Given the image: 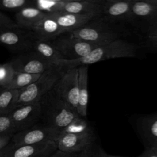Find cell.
<instances>
[{
  "label": "cell",
  "instance_id": "obj_1",
  "mask_svg": "<svg viewBox=\"0 0 157 157\" xmlns=\"http://www.w3.org/2000/svg\"><path fill=\"white\" fill-rule=\"evenodd\" d=\"M41 124L61 132L78 116L77 111L64 102L53 88L39 101Z\"/></svg>",
  "mask_w": 157,
  "mask_h": 157
},
{
  "label": "cell",
  "instance_id": "obj_2",
  "mask_svg": "<svg viewBox=\"0 0 157 157\" xmlns=\"http://www.w3.org/2000/svg\"><path fill=\"white\" fill-rule=\"evenodd\" d=\"M137 47L134 43L120 39L95 48L84 57L73 60L64 59L59 66L67 70L111 59L135 57Z\"/></svg>",
  "mask_w": 157,
  "mask_h": 157
},
{
  "label": "cell",
  "instance_id": "obj_3",
  "mask_svg": "<svg viewBox=\"0 0 157 157\" xmlns=\"http://www.w3.org/2000/svg\"><path fill=\"white\" fill-rule=\"evenodd\" d=\"M66 69L55 66L40 74L35 82L18 91L16 107L39 102L40 98L53 88Z\"/></svg>",
  "mask_w": 157,
  "mask_h": 157
},
{
  "label": "cell",
  "instance_id": "obj_4",
  "mask_svg": "<svg viewBox=\"0 0 157 157\" xmlns=\"http://www.w3.org/2000/svg\"><path fill=\"white\" fill-rule=\"evenodd\" d=\"M113 25L96 17L67 34L86 42L104 45L121 39L123 35Z\"/></svg>",
  "mask_w": 157,
  "mask_h": 157
},
{
  "label": "cell",
  "instance_id": "obj_5",
  "mask_svg": "<svg viewBox=\"0 0 157 157\" xmlns=\"http://www.w3.org/2000/svg\"><path fill=\"white\" fill-rule=\"evenodd\" d=\"M37 40L32 31L22 28H0V45L13 52L21 53L32 51Z\"/></svg>",
  "mask_w": 157,
  "mask_h": 157
},
{
  "label": "cell",
  "instance_id": "obj_6",
  "mask_svg": "<svg viewBox=\"0 0 157 157\" xmlns=\"http://www.w3.org/2000/svg\"><path fill=\"white\" fill-rule=\"evenodd\" d=\"M132 0H102L98 18L113 25L136 20L132 10Z\"/></svg>",
  "mask_w": 157,
  "mask_h": 157
},
{
  "label": "cell",
  "instance_id": "obj_7",
  "mask_svg": "<svg viewBox=\"0 0 157 157\" xmlns=\"http://www.w3.org/2000/svg\"><path fill=\"white\" fill-rule=\"evenodd\" d=\"M54 47L66 59H76L86 56L95 48L102 45L71 37L61 36L51 42Z\"/></svg>",
  "mask_w": 157,
  "mask_h": 157
},
{
  "label": "cell",
  "instance_id": "obj_8",
  "mask_svg": "<svg viewBox=\"0 0 157 157\" xmlns=\"http://www.w3.org/2000/svg\"><path fill=\"white\" fill-rule=\"evenodd\" d=\"M59 134L60 132L56 129L37 123L29 128L14 134L11 140L14 146L18 147L48 141L56 142Z\"/></svg>",
  "mask_w": 157,
  "mask_h": 157
},
{
  "label": "cell",
  "instance_id": "obj_9",
  "mask_svg": "<svg viewBox=\"0 0 157 157\" xmlns=\"http://www.w3.org/2000/svg\"><path fill=\"white\" fill-rule=\"evenodd\" d=\"M53 90L64 102L77 111L78 101V67L66 70Z\"/></svg>",
  "mask_w": 157,
  "mask_h": 157
},
{
  "label": "cell",
  "instance_id": "obj_10",
  "mask_svg": "<svg viewBox=\"0 0 157 157\" xmlns=\"http://www.w3.org/2000/svg\"><path fill=\"white\" fill-rule=\"evenodd\" d=\"M40 115L39 102L17 107L8 114L15 133L37 124L40 121Z\"/></svg>",
  "mask_w": 157,
  "mask_h": 157
},
{
  "label": "cell",
  "instance_id": "obj_11",
  "mask_svg": "<svg viewBox=\"0 0 157 157\" xmlns=\"http://www.w3.org/2000/svg\"><path fill=\"white\" fill-rule=\"evenodd\" d=\"M9 63L14 71L32 74H41L56 66L47 62L33 51L21 53Z\"/></svg>",
  "mask_w": 157,
  "mask_h": 157
},
{
  "label": "cell",
  "instance_id": "obj_12",
  "mask_svg": "<svg viewBox=\"0 0 157 157\" xmlns=\"http://www.w3.org/2000/svg\"><path fill=\"white\" fill-rule=\"evenodd\" d=\"M95 133L60 134L56 140L57 149L66 153H78L94 144Z\"/></svg>",
  "mask_w": 157,
  "mask_h": 157
},
{
  "label": "cell",
  "instance_id": "obj_13",
  "mask_svg": "<svg viewBox=\"0 0 157 157\" xmlns=\"http://www.w3.org/2000/svg\"><path fill=\"white\" fill-rule=\"evenodd\" d=\"M57 150L55 141L18 147L10 144L7 151L2 157H48Z\"/></svg>",
  "mask_w": 157,
  "mask_h": 157
},
{
  "label": "cell",
  "instance_id": "obj_14",
  "mask_svg": "<svg viewBox=\"0 0 157 157\" xmlns=\"http://www.w3.org/2000/svg\"><path fill=\"white\" fill-rule=\"evenodd\" d=\"M136 129L145 148L157 144V113L140 116L136 121Z\"/></svg>",
  "mask_w": 157,
  "mask_h": 157
},
{
  "label": "cell",
  "instance_id": "obj_15",
  "mask_svg": "<svg viewBox=\"0 0 157 157\" xmlns=\"http://www.w3.org/2000/svg\"><path fill=\"white\" fill-rule=\"evenodd\" d=\"M63 29L64 34H69L85 25L93 18L98 17L94 14L77 15L65 12L48 14Z\"/></svg>",
  "mask_w": 157,
  "mask_h": 157
},
{
  "label": "cell",
  "instance_id": "obj_16",
  "mask_svg": "<svg viewBox=\"0 0 157 157\" xmlns=\"http://www.w3.org/2000/svg\"><path fill=\"white\" fill-rule=\"evenodd\" d=\"M36 39L40 40L52 42L64 34L57 22L48 14L31 30Z\"/></svg>",
  "mask_w": 157,
  "mask_h": 157
},
{
  "label": "cell",
  "instance_id": "obj_17",
  "mask_svg": "<svg viewBox=\"0 0 157 157\" xmlns=\"http://www.w3.org/2000/svg\"><path fill=\"white\" fill-rule=\"evenodd\" d=\"M102 0H66L62 12L86 15H99Z\"/></svg>",
  "mask_w": 157,
  "mask_h": 157
},
{
  "label": "cell",
  "instance_id": "obj_18",
  "mask_svg": "<svg viewBox=\"0 0 157 157\" xmlns=\"http://www.w3.org/2000/svg\"><path fill=\"white\" fill-rule=\"evenodd\" d=\"M46 15V13L38 9L33 6H28L15 13V23L20 28L31 31Z\"/></svg>",
  "mask_w": 157,
  "mask_h": 157
},
{
  "label": "cell",
  "instance_id": "obj_19",
  "mask_svg": "<svg viewBox=\"0 0 157 157\" xmlns=\"http://www.w3.org/2000/svg\"><path fill=\"white\" fill-rule=\"evenodd\" d=\"M132 10L136 20H144L149 25L157 20V0H132Z\"/></svg>",
  "mask_w": 157,
  "mask_h": 157
},
{
  "label": "cell",
  "instance_id": "obj_20",
  "mask_svg": "<svg viewBox=\"0 0 157 157\" xmlns=\"http://www.w3.org/2000/svg\"><path fill=\"white\" fill-rule=\"evenodd\" d=\"M78 72V101L77 112L80 117L86 118L88 100V66L77 67Z\"/></svg>",
  "mask_w": 157,
  "mask_h": 157
},
{
  "label": "cell",
  "instance_id": "obj_21",
  "mask_svg": "<svg viewBox=\"0 0 157 157\" xmlns=\"http://www.w3.org/2000/svg\"><path fill=\"white\" fill-rule=\"evenodd\" d=\"M32 51L37 53L47 62L56 66H59L60 62L65 59L49 41L37 39L33 44Z\"/></svg>",
  "mask_w": 157,
  "mask_h": 157
},
{
  "label": "cell",
  "instance_id": "obj_22",
  "mask_svg": "<svg viewBox=\"0 0 157 157\" xmlns=\"http://www.w3.org/2000/svg\"><path fill=\"white\" fill-rule=\"evenodd\" d=\"M18 91L0 86V115H8L15 107Z\"/></svg>",
  "mask_w": 157,
  "mask_h": 157
},
{
  "label": "cell",
  "instance_id": "obj_23",
  "mask_svg": "<svg viewBox=\"0 0 157 157\" xmlns=\"http://www.w3.org/2000/svg\"><path fill=\"white\" fill-rule=\"evenodd\" d=\"M40 75V74L14 71L10 80L4 88L19 91L35 82Z\"/></svg>",
  "mask_w": 157,
  "mask_h": 157
},
{
  "label": "cell",
  "instance_id": "obj_24",
  "mask_svg": "<svg viewBox=\"0 0 157 157\" xmlns=\"http://www.w3.org/2000/svg\"><path fill=\"white\" fill-rule=\"evenodd\" d=\"M66 0H31V6L46 14L62 12Z\"/></svg>",
  "mask_w": 157,
  "mask_h": 157
},
{
  "label": "cell",
  "instance_id": "obj_25",
  "mask_svg": "<svg viewBox=\"0 0 157 157\" xmlns=\"http://www.w3.org/2000/svg\"><path fill=\"white\" fill-rule=\"evenodd\" d=\"M93 132V129L87 118L78 115L60 134H85Z\"/></svg>",
  "mask_w": 157,
  "mask_h": 157
},
{
  "label": "cell",
  "instance_id": "obj_26",
  "mask_svg": "<svg viewBox=\"0 0 157 157\" xmlns=\"http://www.w3.org/2000/svg\"><path fill=\"white\" fill-rule=\"evenodd\" d=\"M31 6V0H0V9L15 13L24 7Z\"/></svg>",
  "mask_w": 157,
  "mask_h": 157
},
{
  "label": "cell",
  "instance_id": "obj_27",
  "mask_svg": "<svg viewBox=\"0 0 157 157\" xmlns=\"http://www.w3.org/2000/svg\"><path fill=\"white\" fill-rule=\"evenodd\" d=\"M14 134L15 131L9 115H0V137L13 136Z\"/></svg>",
  "mask_w": 157,
  "mask_h": 157
},
{
  "label": "cell",
  "instance_id": "obj_28",
  "mask_svg": "<svg viewBox=\"0 0 157 157\" xmlns=\"http://www.w3.org/2000/svg\"><path fill=\"white\" fill-rule=\"evenodd\" d=\"M13 72L9 62L0 64V86L5 87L10 80Z\"/></svg>",
  "mask_w": 157,
  "mask_h": 157
},
{
  "label": "cell",
  "instance_id": "obj_29",
  "mask_svg": "<svg viewBox=\"0 0 157 157\" xmlns=\"http://www.w3.org/2000/svg\"><path fill=\"white\" fill-rule=\"evenodd\" d=\"M15 21L0 12V28H17Z\"/></svg>",
  "mask_w": 157,
  "mask_h": 157
},
{
  "label": "cell",
  "instance_id": "obj_30",
  "mask_svg": "<svg viewBox=\"0 0 157 157\" xmlns=\"http://www.w3.org/2000/svg\"><path fill=\"white\" fill-rule=\"evenodd\" d=\"M95 144V143H94ZM94 144L87 147L83 151L77 153L75 157H93V148Z\"/></svg>",
  "mask_w": 157,
  "mask_h": 157
},
{
  "label": "cell",
  "instance_id": "obj_31",
  "mask_svg": "<svg viewBox=\"0 0 157 157\" xmlns=\"http://www.w3.org/2000/svg\"><path fill=\"white\" fill-rule=\"evenodd\" d=\"M147 45L150 50L157 51V36L147 37Z\"/></svg>",
  "mask_w": 157,
  "mask_h": 157
},
{
  "label": "cell",
  "instance_id": "obj_32",
  "mask_svg": "<svg viewBox=\"0 0 157 157\" xmlns=\"http://www.w3.org/2000/svg\"><path fill=\"white\" fill-rule=\"evenodd\" d=\"M157 36V20L149 25L147 31V37Z\"/></svg>",
  "mask_w": 157,
  "mask_h": 157
},
{
  "label": "cell",
  "instance_id": "obj_33",
  "mask_svg": "<svg viewBox=\"0 0 157 157\" xmlns=\"http://www.w3.org/2000/svg\"><path fill=\"white\" fill-rule=\"evenodd\" d=\"M138 157H157V153L153 147L145 148L144 152Z\"/></svg>",
  "mask_w": 157,
  "mask_h": 157
},
{
  "label": "cell",
  "instance_id": "obj_34",
  "mask_svg": "<svg viewBox=\"0 0 157 157\" xmlns=\"http://www.w3.org/2000/svg\"><path fill=\"white\" fill-rule=\"evenodd\" d=\"M13 136H6L0 137V151L7 146Z\"/></svg>",
  "mask_w": 157,
  "mask_h": 157
},
{
  "label": "cell",
  "instance_id": "obj_35",
  "mask_svg": "<svg viewBox=\"0 0 157 157\" xmlns=\"http://www.w3.org/2000/svg\"><path fill=\"white\" fill-rule=\"evenodd\" d=\"M76 153H66L57 150L48 157H74Z\"/></svg>",
  "mask_w": 157,
  "mask_h": 157
},
{
  "label": "cell",
  "instance_id": "obj_36",
  "mask_svg": "<svg viewBox=\"0 0 157 157\" xmlns=\"http://www.w3.org/2000/svg\"><path fill=\"white\" fill-rule=\"evenodd\" d=\"M105 152L100 147H96V144L94 145L93 157H105Z\"/></svg>",
  "mask_w": 157,
  "mask_h": 157
},
{
  "label": "cell",
  "instance_id": "obj_37",
  "mask_svg": "<svg viewBox=\"0 0 157 157\" xmlns=\"http://www.w3.org/2000/svg\"><path fill=\"white\" fill-rule=\"evenodd\" d=\"M9 144L7 146H6L4 148H3L2 150L0 151V157H2V156L5 155V153H6V151H7V150H8V148H9Z\"/></svg>",
  "mask_w": 157,
  "mask_h": 157
},
{
  "label": "cell",
  "instance_id": "obj_38",
  "mask_svg": "<svg viewBox=\"0 0 157 157\" xmlns=\"http://www.w3.org/2000/svg\"><path fill=\"white\" fill-rule=\"evenodd\" d=\"M105 157H121V156H113V155H110L107 153H105Z\"/></svg>",
  "mask_w": 157,
  "mask_h": 157
},
{
  "label": "cell",
  "instance_id": "obj_39",
  "mask_svg": "<svg viewBox=\"0 0 157 157\" xmlns=\"http://www.w3.org/2000/svg\"><path fill=\"white\" fill-rule=\"evenodd\" d=\"M153 148H154V150H155V151L157 153V144H156V145L155 147H153Z\"/></svg>",
  "mask_w": 157,
  "mask_h": 157
},
{
  "label": "cell",
  "instance_id": "obj_40",
  "mask_svg": "<svg viewBox=\"0 0 157 157\" xmlns=\"http://www.w3.org/2000/svg\"><path fill=\"white\" fill-rule=\"evenodd\" d=\"M76 155H77V153H76V154H75V156H74V157H75V156H76Z\"/></svg>",
  "mask_w": 157,
  "mask_h": 157
}]
</instances>
